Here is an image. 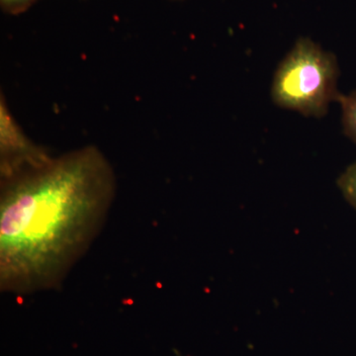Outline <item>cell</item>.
I'll list each match as a JSON object with an SVG mask.
<instances>
[{
	"mask_svg": "<svg viewBox=\"0 0 356 356\" xmlns=\"http://www.w3.org/2000/svg\"><path fill=\"white\" fill-rule=\"evenodd\" d=\"M117 180L95 146L0 179V288L16 296L62 286L106 222Z\"/></svg>",
	"mask_w": 356,
	"mask_h": 356,
	"instance_id": "obj_1",
	"label": "cell"
},
{
	"mask_svg": "<svg viewBox=\"0 0 356 356\" xmlns=\"http://www.w3.org/2000/svg\"><path fill=\"white\" fill-rule=\"evenodd\" d=\"M339 79L336 55L313 40L300 38L274 72L271 97L280 108L323 118L339 102Z\"/></svg>",
	"mask_w": 356,
	"mask_h": 356,
	"instance_id": "obj_2",
	"label": "cell"
},
{
	"mask_svg": "<svg viewBox=\"0 0 356 356\" xmlns=\"http://www.w3.org/2000/svg\"><path fill=\"white\" fill-rule=\"evenodd\" d=\"M43 147L23 132L9 111L3 95L0 99V179L24 172L51 158Z\"/></svg>",
	"mask_w": 356,
	"mask_h": 356,
	"instance_id": "obj_3",
	"label": "cell"
},
{
	"mask_svg": "<svg viewBox=\"0 0 356 356\" xmlns=\"http://www.w3.org/2000/svg\"><path fill=\"white\" fill-rule=\"evenodd\" d=\"M341 107V124L344 135L356 144V90L339 96Z\"/></svg>",
	"mask_w": 356,
	"mask_h": 356,
	"instance_id": "obj_4",
	"label": "cell"
},
{
	"mask_svg": "<svg viewBox=\"0 0 356 356\" xmlns=\"http://www.w3.org/2000/svg\"><path fill=\"white\" fill-rule=\"evenodd\" d=\"M337 186L344 199L356 209V163L346 168L337 179Z\"/></svg>",
	"mask_w": 356,
	"mask_h": 356,
	"instance_id": "obj_5",
	"label": "cell"
},
{
	"mask_svg": "<svg viewBox=\"0 0 356 356\" xmlns=\"http://www.w3.org/2000/svg\"><path fill=\"white\" fill-rule=\"evenodd\" d=\"M38 0H0L2 10L11 15L25 13Z\"/></svg>",
	"mask_w": 356,
	"mask_h": 356,
	"instance_id": "obj_6",
	"label": "cell"
}]
</instances>
